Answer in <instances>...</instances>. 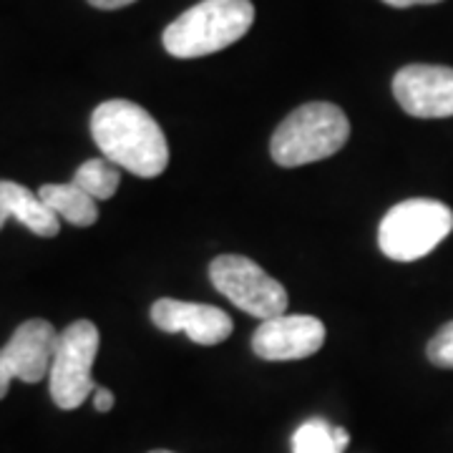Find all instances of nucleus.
Listing matches in <instances>:
<instances>
[{"label":"nucleus","mask_w":453,"mask_h":453,"mask_svg":"<svg viewBox=\"0 0 453 453\" xmlns=\"http://www.w3.org/2000/svg\"><path fill=\"white\" fill-rule=\"evenodd\" d=\"M91 136L104 159L131 174L154 179L169 166V144L157 119L144 106L111 98L91 113Z\"/></svg>","instance_id":"f257e3e1"},{"label":"nucleus","mask_w":453,"mask_h":453,"mask_svg":"<svg viewBox=\"0 0 453 453\" xmlns=\"http://www.w3.org/2000/svg\"><path fill=\"white\" fill-rule=\"evenodd\" d=\"M255 23L250 0H199L164 31V49L174 58H199L229 49Z\"/></svg>","instance_id":"f03ea898"},{"label":"nucleus","mask_w":453,"mask_h":453,"mask_svg":"<svg viewBox=\"0 0 453 453\" xmlns=\"http://www.w3.org/2000/svg\"><path fill=\"white\" fill-rule=\"evenodd\" d=\"M350 139V121L342 109L327 101L305 104L280 124L270 142V154L280 166H305L338 154Z\"/></svg>","instance_id":"7ed1b4c3"},{"label":"nucleus","mask_w":453,"mask_h":453,"mask_svg":"<svg viewBox=\"0 0 453 453\" xmlns=\"http://www.w3.org/2000/svg\"><path fill=\"white\" fill-rule=\"evenodd\" d=\"M453 232V211L436 199H405L390 207L378 226L380 252L393 262H416Z\"/></svg>","instance_id":"20e7f679"},{"label":"nucleus","mask_w":453,"mask_h":453,"mask_svg":"<svg viewBox=\"0 0 453 453\" xmlns=\"http://www.w3.org/2000/svg\"><path fill=\"white\" fill-rule=\"evenodd\" d=\"M98 327L91 320H76L58 335L50 365V398L61 411H73L96 393L91 368L98 353Z\"/></svg>","instance_id":"39448f33"},{"label":"nucleus","mask_w":453,"mask_h":453,"mask_svg":"<svg viewBox=\"0 0 453 453\" xmlns=\"http://www.w3.org/2000/svg\"><path fill=\"white\" fill-rule=\"evenodd\" d=\"M210 280L217 290L225 295L232 305L244 310L247 315L270 320L285 315L288 310V290L275 277L267 275L257 262L242 255H222L211 259Z\"/></svg>","instance_id":"423d86ee"},{"label":"nucleus","mask_w":453,"mask_h":453,"mask_svg":"<svg viewBox=\"0 0 453 453\" xmlns=\"http://www.w3.org/2000/svg\"><path fill=\"white\" fill-rule=\"evenodd\" d=\"M393 96L416 119H449L453 116V68L405 65L393 79Z\"/></svg>","instance_id":"0eeeda50"},{"label":"nucleus","mask_w":453,"mask_h":453,"mask_svg":"<svg viewBox=\"0 0 453 453\" xmlns=\"http://www.w3.org/2000/svg\"><path fill=\"white\" fill-rule=\"evenodd\" d=\"M323 345L325 325L312 315H277L262 320L252 335V350L270 363L303 360L315 356Z\"/></svg>","instance_id":"6e6552de"},{"label":"nucleus","mask_w":453,"mask_h":453,"mask_svg":"<svg viewBox=\"0 0 453 453\" xmlns=\"http://www.w3.org/2000/svg\"><path fill=\"white\" fill-rule=\"evenodd\" d=\"M58 335L61 333L41 318L18 325L11 340L0 348V357L13 380L18 378L23 383H41L53 365Z\"/></svg>","instance_id":"1a4fd4ad"},{"label":"nucleus","mask_w":453,"mask_h":453,"mask_svg":"<svg viewBox=\"0 0 453 453\" xmlns=\"http://www.w3.org/2000/svg\"><path fill=\"white\" fill-rule=\"evenodd\" d=\"M151 323L164 333H184L196 345H219L234 327L225 310L172 297H162L151 305Z\"/></svg>","instance_id":"9d476101"},{"label":"nucleus","mask_w":453,"mask_h":453,"mask_svg":"<svg viewBox=\"0 0 453 453\" xmlns=\"http://www.w3.org/2000/svg\"><path fill=\"white\" fill-rule=\"evenodd\" d=\"M0 214L16 217L38 237H56L61 232V219L43 204V199L18 181H0Z\"/></svg>","instance_id":"9b49d317"},{"label":"nucleus","mask_w":453,"mask_h":453,"mask_svg":"<svg viewBox=\"0 0 453 453\" xmlns=\"http://www.w3.org/2000/svg\"><path fill=\"white\" fill-rule=\"evenodd\" d=\"M38 196L58 219H64L73 226H91L98 219V204L94 196H88L79 189L73 181L68 184H43L38 189Z\"/></svg>","instance_id":"f8f14e48"},{"label":"nucleus","mask_w":453,"mask_h":453,"mask_svg":"<svg viewBox=\"0 0 453 453\" xmlns=\"http://www.w3.org/2000/svg\"><path fill=\"white\" fill-rule=\"evenodd\" d=\"M348 431L330 426L325 418H310L292 436V453H342L348 449Z\"/></svg>","instance_id":"ddd939ff"},{"label":"nucleus","mask_w":453,"mask_h":453,"mask_svg":"<svg viewBox=\"0 0 453 453\" xmlns=\"http://www.w3.org/2000/svg\"><path fill=\"white\" fill-rule=\"evenodd\" d=\"M119 181H121L119 166L109 159H88L73 174V184L88 196H94L96 202L111 199L119 189Z\"/></svg>","instance_id":"4468645a"},{"label":"nucleus","mask_w":453,"mask_h":453,"mask_svg":"<svg viewBox=\"0 0 453 453\" xmlns=\"http://www.w3.org/2000/svg\"><path fill=\"white\" fill-rule=\"evenodd\" d=\"M426 353H428V360L438 368H453V320L443 325L431 338Z\"/></svg>","instance_id":"2eb2a0df"},{"label":"nucleus","mask_w":453,"mask_h":453,"mask_svg":"<svg viewBox=\"0 0 453 453\" xmlns=\"http://www.w3.org/2000/svg\"><path fill=\"white\" fill-rule=\"evenodd\" d=\"M94 405H96L98 413H109L113 408V393L109 388H101L98 386L96 393H94Z\"/></svg>","instance_id":"dca6fc26"},{"label":"nucleus","mask_w":453,"mask_h":453,"mask_svg":"<svg viewBox=\"0 0 453 453\" xmlns=\"http://www.w3.org/2000/svg\"><path fill=\"white\" fill-rule=\"evenodd\" d=\"M94 8H101V11H119V8H127L136 0H88Z\"/></svg>","instance_id":"f3484780"},{"label":"nucleus","mask_w":453,"mask_h":453,"mask_svg":"<svg viewBox=\"0 0 453 453\" xmlns=\"http://www.w3.org/2000/svg\"><path fill=\"white\" fill-rule=\"evenodd\" d=\"M11 380H13V375H11V371L5 368V363H3V357H0V398H5V395H8Z\"/></svg>","instance_id":"a211bd4d"},{"label":"nucleus","mask_w":453,"mask_h":453,"mask_svg":"<svg viewBox=\"0 0 453 453\" xmlns=\"http://www.w3.org/2000/svg\"><path fill=\"white\" fill-rule=\"evenodd\" d=\"M383 3L393 8H411V5H436L441 0H383Z\"/></svg>","instance_id":"6ab92c4d"},{"label":"nucleus","mask_w":453,"mask_h":453,"mask_svg":"<svg viewBox=\"0 0 453 453\" xmlns=\"http://www.w3.org/2000/svg\"><path fill=\"white\" fill-rule=\"evenodd\" d=\"M8 219H11V217H5V214H0V229L5 226V222H8Z\"/></svg>","instance_id":"aec40b11"},{"label":"nucleus","mask_w":453,"mask_h":453,"mask_svg":"<svg viewBox=\"0 0 453 453\" xmlns=\"http://www.w3.org/2000/svg\"><path fill=\"white\" fill-rule=\"evenodd\" d=\"M151 453H172V451H151Z\"/></svg>","instance_id":"412c9836"}]
</instances>
